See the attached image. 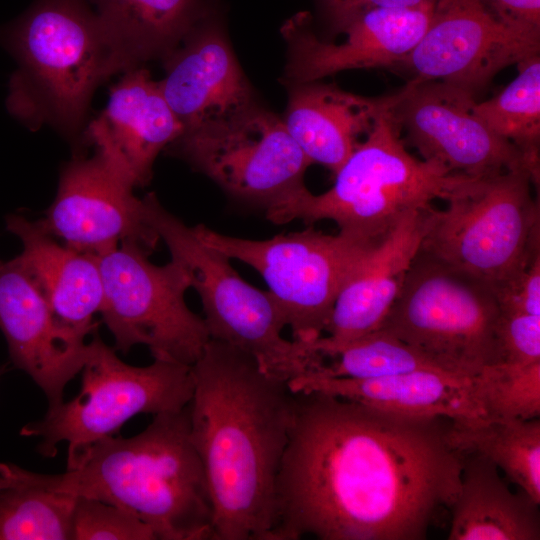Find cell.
<instances>
[{"instance_id":"cell-20","label":"cell","mask_w":540,"mask_h":540,"mask_svg":"<svg viewBox=\"0 0 540 540\" xmlns=\"http://www.w3.org/2000/svg\"><path fill=\"white\" fill-rule=\"evenodd\" d=\"M184 40L165 57L166 74L158 85L185 130L253 104L250 85L217 26H194Z\"/></svg>"},{"instance_id":"cell-17","label":"cell","mask_w":540,"mask_h":540,"mask_svg":"<svg viewBox=\"0 0 540 540\" xmlns=\"http://www.w3.org/2000/svg\"><path fill=\"white\" fill-rule=\"evenodd\" d=\"M0 330L13 364L45 394L49 407L81 372L88 343L62 324L30 278L11 259L0 262Z\"/></svg>"},{"instance_id":"cell-31","label":"cell","mask_w":540,"mask_h":540,"mask_svg":"<svg viewBox=\"0 0 540 540\" xmlns=\"http://www.w3.org/2000/svg\"><path fill=\"white\" fill-rule=\"evenodd\" d=\"M73 540H155L148 525L137 516L101 500L77 497L73 515Z\"/></svg>"},{"instance_id":"cell-2","label":"cell","mask_w":540,"mask_h":540,"mask_svg":"<svg viewBox=\"0 0 540 540\" xmlns=\"http://www.w3.org/2000/svg\"><path fill=\"white\" fill-rule=\"evenodd\" d=\"M191 370L190 436L208 481L213 540H269L294 392L249 354L214 339Z\"/></svg>"},{"instance_id":"cell-13","label":"cell","mask_w":540,"mask_h":540,"mask_svg":"<svg viewBox=\"0 0 540 540\" xmlns=\"http://www.w3.org/2000/svg\"><path fill=\"white\" fill-rule=\"evenodd\" d=\"M475 104L474 94L456 85L412 79L396 93L392 112L423 160L470 178L525 170L538 186L540 172L488 128Z\"/></svg>"},{"instance_id":"cell-36","label":"cell","mask_w":540,"mask_h":540,"mask_svg":"<svg viewBox=\"0 0 540 540\" xmlns=\"http://www.w3.org/2000/svg\"><path fill=\"white\" fill-rule=\"evenodd\" d=\"M3 371H4V370H3L2 368H0V376H1V374L3 373Z\"/></svg>"},{"instance_id":"cell-6","label":"cell","mask_w":540,"mask_h":540,"mask_svg":"<svg viewBox=\"0 0 540 540\" xmlns=\"http://www.w3.org/2000/svg\"><path fill=\"white\" fill-rule=\"evenodd\" d=\"M144 215L186 271L204 311L210 339L252 356L268 375L289 381L316 370L324 359L311 348L282 336L286 327L268 291L246 282L224 254L205 245L153 193L143 198Z\"/></svg>"},{"instance_id":"cell-22","label":"cell","mask_w":540,"mask_h":540,"mask_svg":"<svg viewBox=\"0 0 540 540\" xmlns=\"http://www.w3.org/2000/svg\"><path fill=\"white\" fill-rule=\"evenodd\" d=\"M6 229L22 243L12 260L23 270L65 326L87 337L98 323L94 316L102 307L103 287L95 256L58 243L38 220L12 213Z\"/></svg>"},{"instance_id":"cell-33","label":"cell","mask_w":540,"mask_h":540,"mask_svg":"<svg viewBox=\"0 0 540 540\" xmlns=\"http://www.w3.org/2000/svg\"><path fill=\"white\" fill-rule=\"evenodd\" d=\"M494 292L501 312L540 316V255L513 280Z\"/></svg>"},{"instance_id":"cell-9","label":"cell","mask_w":540,"mask_h":540,"mask_svg":"<svg viewBox=\"0 0 540 540\" xmlns=\"http://www.w3.org/2000/svg\"><path fill=\"white\" fill-rule=\"evenodd\" d=\"M79 394L49 407L45 416L22 427L20 435L38 437V452L54 457L66 442L67 458L107 437L138 414H160L186 407L192 398L191 366L154 359L138 367L123 362L96 333L88 343Z\"/></svg>"},{"instance_id":"cell-35","label":"cell","mask_w":540,"mask_h":540,"mask_svg":"<svg viewBox=\"0 0 540 540\" xmlns=\"http://www.w3.org/2000/svg\"><path fill=\"white\" fill-rule=\"evenodd\" d=\"M499 21L520 29L540 32V0H480Z\"/></svg>"},{"instance_id":"cell-15","label":"cell","mask_w":540,"mask_h":540,"mask_svg":"<svg viewBox=\"0 0 540 540\" xmlns=\"http://www.w3.org/2000/svg\"><path fill=\"white\" fill-rule=\"evenodd\" d=\"M539 49L540 32L499 21L480 0H435L424 35L402 63L415 80L442 81L474 94Z\"/></svg>"},{"instance_id":"cell-12","label":"cell","mask_w":540,"mask_h":540,"mask_svg":"<svg viewBox=\"0 0 540 540\" xmlns=\"http://www.w3.org/2000/svg\"><path fill=\"white\" fill-rule=\"evenodd\" d=\"M179 153L227 193L265 211L305 189L312 162L282 119L254 106L186 129Z\"/></svg>"},{"instance_id":"cell-32","label":"cell","mask_w":540,"mask_h":540,"mask_svg":"<svg viewBox=\"0 0 540 540\" xmlns=\"http://www.w3.org/2000/svg\"><path fill=\"white\" fill-rule=\"evenodd\" d=\"M501 363L528 365L540 361V316L504 313L498 329Z\"/></svg>"},{"instance_id":"cell-14","label":"cell","mask_w":540,"mask_h":540,"mask_svg":"<svg viewBox=\"0 0 540 540\" xmlns=\"http://www.w3.org/2000/svg\"><path fill=\"white\" fill-rule=\"evenodd\" d=\"M121 167L96 147L91 157L76 156L63 166L54 201L41 227L64 245L99 256L122 243H132L149 254L160 241L147 222L143 198Z\"/></svg>"},{"instance_id":"cell-25","label":"cell","mask_w":540,"mask_h":540,"mask_svg":"<svg viewBox=\"0 0 540 540\" xmlns=\"http://www.w3.org/2000/svg\"><path fill=\"white\" fill-rule=\"evenodd\" d=\"M117 72L167 57L202 16L201 0H92Z\"/></svg>"},{"instance_id":"cell-11","label":"cell","mask_w":540,"mask_h":540,"mask_svg":"<svg viewBox=\"0 0 540 540\" xmlns=\"http://www.w3.org/2000/svg\"><path fill=\"white\" fill-rule=\"evenodd\" d=\"M148 256L138 245L122 243L96 257L103 322L115 350L144 345L154 359L191 366L210 338L203 318L185 302L188 275L173 259L158 266Z\"/></svg>"},{"instance_id":"cell-29","label":"cell","mask_w":540,"mask_h":540,"mask_svg":"<svg viewBox=\"0 0 540 540\" xmlns=\"http://www.w3.org/2000/svg\"><path fill=\"white\" fill-rule=\"evenodd\" d=\"M323 358L330 361H324L315 371L307 373L323 377L367 379L417 370L449 371L382 329L334 347Z\"/></svg>"},{"instance_id":"cell-28","label":"cell","mask_w":540,"mask_h":540,"mask_svg":"<svg viewBox=\"0 0 540 540\" xmlns=\"http://www.w3.org/2000/svg\"><path fill=\"white\" fill-rule=\"evenodd\" d=\"M516 65V78L494 97L476 102L475 111L494 134L516 147L540 172L539 54Z\"/></svg>"},{"instance_id":"cell-16","label":"cell","mask_w":540,"mask_h":540,"mask_svg":"<svg viewBox=\"0 0 540 540\" xmlns=\"http://www.w3.org/2000/svg\"><path fill=\"white\" fill-rule=\"evenodd\" d=\"M433 7L366 11L339 31L345 34L340 43L318 38L309 27V15L298 13L282 27L289 52L285 77L299 84L345 70L400 64L424 35Z\"/></svg>"},{"instance_id":"cell-7","label":"cell","mask_w":540,"mask_h":540,"mask_svg":"<svg viewBox=\"0 0 540 540\" xmlns=\"http://www.w3.org/2000/svg\"><path fill=\"white\" fill-rule=\"evenodd\" d=\"M536 186L525 170L467 178L433 208L420 250L500 289L540 255Z\"/></svg>"},{"instance_id":"cell-19","label":"cell","mask_w":540,"mask_h":540,"mask_svg":"<svg viewBox=\"0 0 540 540\" xmlns=\"http://www.w3.org/2000/svg\"><path fill=\"white\" fill-rule=\"evenodd\" d=\"M185 127L147 70L132 68L110 89L102 114L87 131L88 140L105 151L135 186L147 184L158 154Z\"/></svg>"},{"instance_id":"cell-4","label":"cell","mask_w":540,"mask_h":540,"mask_svg":"<svg viewBox=\"0 0 540 540\" xmlns=\"http://www.w3.org/2000/svg\"><path fill=\"white\" fill-rule=\"evenodd\" d=\"M18 62L9 113L32 130L77 134L96 87L118 73L102 26L83 0H39L5 34Z\"/></svg>"},{"instance_id":"cell-34","label":"cell","mask_w":540,"mask_h":540,"mask_svg":"<svg viewBox=\"0 0 540 540\" xmlns=\"http://www.w3.org/2000/svg\"><path fill=\"white\" fill-rule=\"evenodd\" d=\"M328 21L340 31L360 14L375 8H412L435 0H319Z\"/></svg>"},{"instance_id":"cell-18","label":"cell","mask_w":540,"mask_h":540,"mask_svg":"<svg viewBox=\"0 0 540 540\" xmlns=\"http://www.w3.org/2000/svg\"><path fill=\"white\" fill-rule=\"evenodd\" d=\"M433 208L408 213L362 254L337 296L326 335L309 343L322 358L381 327L420 250Z\"/></svg>"},{"instance_id":"cell-10","label":"cell","mask_w":540,"mask_h":540,"mask_svg":"<svg viewBox=\"0 0 540 540\" xmlns=\"http://www.w3.org/2000/svg\"><path fill=\"white\" fill-rule=\"evenodd\" d=\"M192 228L205 245L263 277L293 340L306 344L325 333L342 285L372 244L312 227L264 240L225 235L203 224Z\"/></svg>"},{"instance_id":"cell-30","label":"cell","mask_w":540,"mask_h":540,"mask_svg":"<svg viewBox=\"0 0 540 540\" xmlns=\"http://www.w3.org/2000/svg\"><path fill=\"white\" fill-rule=\"evenodd\" d=\"M485 419L529 420L540 416V361L500 363L477 374Z\"/></svg>"},{"instance_id":"cell-26","label":"cell","mask_w":540,"mask_h":540,"mask_svg":"<svg viewBox=\"0 0 540 540\" xmlns=\"http://www.w3.org/2000/svg\"><path fill=\"white\" fill-rule=\"evenodd\" d=\"M451 438L464 452L484 456L540 504V420H452Z\"/></svg>"},{"instance_id":"cell-21","label":"cell","mask_w":540,"mask_h":540,"mask_svg":"<svg viewBox=\"0 0 540 540\" xmlns=\"http://www.w3.org/2000/svg\"><path fill=\"white\" fill-rule=\"evenodd\" d=\"M288 384L294 393L317 391L398 413L456 421L485 419L477 375L417 370L352 379L305 373L290 379Z\"/></svg>"},{"instance_id":"cell-8","label":"cell","mask_w":540,"mask_h":540,"mask_svg":"<svg viewBox=\"0 0 540 540\" xmlns=\"http://www.w3.org/2000/svg\"><path fill=\"white\" fill-rule=\"evenodd\" d=\"M494 290L419 250L382 329L443 368L477 375L500 364Z\"/></svg>"},{"instance_id":"cell-23","label":"cell","mask_w":540,"mask_h":540,"mask_svg":"<svg viewBox=\"0 0 540 540\" xmlns=\"http://www.w3.org/2000/svg\"><path fill=\"white\" fill-rule=\"evenodd\" d=\"M394 100L395 94L368 98L317 81L293 84L282 120L307 158L335 174Z\"/></svg>"},{"instance_id":"cell-24","label":"cell","mask_w":540,"mask_h":540,"mask_svg":"<svg viewBox=\"0 0 540 540\" xmlns=\"http://www.w3.org/2000/svg\"><path fill=\"white\" fill-rule=\"evenodd\" d=\"M449 540H539V503L513 493L489 459L465 452Z\"/></svg>"},{"instance_id":"cell-27","label":"cell","mask_w":540,"mask_h":540,"mask_svg":"<svg viewBox=\"0 0 540 540\" xmlns=\"http://www.w3.org/2000/svg\"><path fill=\"white\" fill-rule=\"evenodd\" d=\"M77 497L23 480L0 463V540H71Z\"/></svg>"},{"instance_id":"cell-1","label":"cell","mask_w":540,"mask_h":540,"mask_svg":"<svg viewBox=\"0 0 540 540\" xmlns=\"http://www.w3.org/2000/svg\"><path fill=\"white\" fill-rule=\"evenodd\" d=\"M452 420L294 393L269 540H423L460 491Z\"/></svg>"},{"instance_id":"cell-5","label":"cell","mask_w":540,"mask_h":540,"mask_svg":"<svg viewBox=\"0 0 540 540\" xmlns=\"http://www.w3.org/2000/svg\"><path fill=\"white\" fill-rule=\"evenodd\" d=\"M396 100V94H395ZM394 102L335 173L333 186L307 188L266 211L273 223L334 221L339 232L364 243L382 238L405 215L446 200L467 176L411 155L393 116Z\"/></svg>"},{"instance_id":"cell-3","label":"cell","mask_w":540,"mask_h":540,"mask_svg":"<svg viewBox=\"0 0 540 540\" xmlns=\"http://www.w3.org/2000/svg\"><path fill=\"white\" fill-rule=\"evenodd\" d=\"M35 486L113 504L137 516L160 540H213V505L190 436L189 404L153 415L139 434L99 440L67 458L61 474L17 466Z\"/></svg>"}]
</instances>
